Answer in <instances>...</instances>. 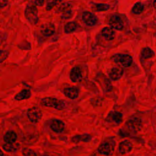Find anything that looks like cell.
Instances as JSON below:
<instances>
[{
	"mask_svg": "<svg viewBox=\"0 0 156 156\" xmlns=\"http://www.w3.org/2000/svg\"><path fill=\"white\" fill-rule=\"evenodd\" d=\"M72 14H73V12H72L71 9H68V10H66L63 12L61 16L63 19H68L72 16Z\"/></svg>",
	"mask_w": 156,
	"mask_h": 156,
	"instance_id": "83f0119b",
	"label": "cell"
},
{
	"mask_svg": "<svg viewBox=\"0 0 156 156\" xmlns=\"http://www.w3.org/2000/svg\"><path fill=\"white\" fill-rule=\"evenodd\" d=\"M91 8L94 11H96V12L105 11V10H107L110 8V5L107 4H104V3L94 4L92 5Z\"/></svg>",
	"mask_w": 156,
	"mask_h": 156,
	"instance_id": "44dd1931",
	"label": "cell"
},
{
	"mask_svg": "<svg viewBox=\"0 0 156 156\" xmlns=\"http://www.w3.org/2000/svg\"><path fill=\"white\" fill-rule=\"evenodd\" d=\"M108 23L112 28L118 30H121L124 27L123 22L121 18L119 16L116 15H112L110 17Z\"/></svg>",
	"mask_w": 156,
	"mask_h": 156,
	"instance_id": "52a82bcc",
	"label": "cell"
},
{
	"mask_svg": "<svg viewBox=\"0 0 156 156\" xmlns=\"http://www.w3.org/2000/svg\"><path fill=\"white\" fill-rule=\"evenodd\" d=\"M63 93L69 99H76L79 95V89L76 87H67L64 89Z\"/></svg>",
	"mask_w": 156,
	"mask_h": 156,
	"instance_id": "4fadbf2b",
	"label": "cell"
},
{
	"mask_svg": "<svg viewBox=\"0 0 156 156\" xmlns=\"http://www.w3.org/2000/svg\"><path fill=\"white\" fill-rule=\"evenodd\" d=\"M40 34L45 37H51L55 32V26L51 23H44L40 26Z\"/></svg>",
	"mask_w": 156,
	"mask_h": 156,
	"instance_id": "8992f818",
	"label": "cell"
},
{
	"mask_svg": "<svg viewBox=\"0 0 156 156\" xmlns=\"http://www.w3.org/2000/svg\"><path fill=\"white\" fill-rule=\"evenodd\" d=\"M44 0H35L34 4L38 6H42L44 4Z\"/></svg>",
	"mask_w": 156,
	"mask_h": 156,
	"instance_id": "f1b7e54d",
	"label": "cell"
},
{
	"mask_svg": "<svg viewBox=\"0 0 156 156\" xmlns=\"http://www.w3.org/2000/svg\"><path fill=\"white\" fill-rule=\"evenodd\" d=\"M114 146L113 144L108 141L102 143L98 147V152L103 155H111L113 151Z\"/></svg>",
	"mask_w": 156,
	"mask_h": 156,
	"instance_id": "ba28073f",
	"label": "cell"
},
{
	"mask_svg": "<svg viewBox=\"0 0 156 156\" xmlns=\"http://www.w3.org/2000/svg\"><path fill=\"white\" fill-rule=\"evenodd\" d=\"M112 59L116 63H119L124 67L130 66L132 63V58L128 54H117L114 55Z\"/></svg>",
	"mask_w": 156,
	"mask_h": 156,
	"instance_id": "277c9868",
	"label": "cell"
},
{
	"mask_svg": "<svg viewBox=\"0 0 156 156\" xmlns=\"http://www.w3.org/2000/svg\"><path fill=\"white\" fill-rule=\"evenodd\" d=\"M127 127L132 130L138 131L141 127V120L137 117L132 118L126 122Z\"/></svg>",
	"mask_w": 156,
	"mask_h": 156,
	"instance_id": "30bf717a",
	"label": "cell"
},
{
	"mask_svg": "<svg viewBox=\"0 0 156 156\" xmlns=\"http://www.w3.org/2000/svg\"><path fill=\"white\" fill-rule=\"evenodd\" d=\"M144 10V5L141 2H136L132 7V12L135 14H140Z\"/></svg>",
	"mask_w": 156,
	"mask_h": 156,
	"instance_id": "d4e9b609",
	"label": "cell"
},
{
	"mask_svg": "<svg viewBox=\"0 0 156 156\" xmlns=\"http://www.w3.org/2000/svg\"><path fill=\"white\" fill-rule=\"evenodd\" d=\"M30 96H31L30 91L27 89H24L15 96L14 99L16 101H21L23 99H27L29 98Z\"/></svg>",
	"mask_w": 156,
	"mask_h": 156,
	"instance_id": "e0dca14e",
	"label": "cell"
},
{
	"mask_svg": "<svg viewBox=\"0 0 156 156\" xmlns=\"http://www.w3.org/2000/svg\"><path fill=\"white\" fill-rule=\"evenodd\" d=\"M24 16L27 20L32 25L37 24L39 18L38 10L34 3H29L24 10Z\"/></svg>",
	"mask_w": 156,
	"mask_h": 156,
	"instance_id": "6da1fadb",
	"label": "cell"
},
{
	"mask_svg": "<svg viewBox=\"0 0 156 156\" xmlns=\"http://www.w3.org/2000/svg\"><path fill=\"white\" fill-rule=\"evenodd\" d=\"M4 155V153L2 152V151L0 149V156H1V155Z\"/></svg>",
	"mask_w": 156,
	"mask_h": 156,
	"instance_id": "4dcf8cb0",
	"label": "cell"
},
{
	"mask_svg": "<svg viewBox=\"0 0 156 156\" xmlns=\"http://www.w3.org/2000/svg\"><path fill=\"white\" fill-rule=\"evenodd\" d=\"M82 20L83 22L88 26H94L97 22L96 16L90 12H84L82 14Z\"/></svg>",
	"mask_w": 156,
	"mask_h": 156,
	"instance_id": "9c48e42d",
	"label": "cell"
},
{
	"mask_svg": "<svg viewBox=\"0 0 156 156\" xmlns=\"http://www.w3.org/2000/svg\"><path fill=\"white\" fill-rule=\"evenodd\" d=\"M27 116L30 121L38 122L42 118V112L40 108L33 107L27 110Z\"/></svg>",
	"mask_w": 156,
	"mask_h": 156,
	"instance_id": "5b68a950",
	"label": "cell"
},
{
	"mask_svg": "<svg viewBox=\"0 0 156 156\" xmlns=\"http://www.w3.org/2000/svg\"><path fill=\"white\" fill-rule=\"evenodd\" d=\"M153 6L155 9H156V0H154L153 1Z\"/></svg>",
	"mask_w": 156,
	"mask_h": 156,
	"instance_id": "f546056e",
	"label": "cell"
},
{
	"mask_svg": "<svg viewBox=\"0 0 156 156\" xmlns=\"http://www.w3.org/2000/svg\"><path fill=\"white\" fill-rule=\"evenodd\" d=\"M3 140L5 143H15L17 140V135L13 130L7 131L5 133Z\"/></svg>",
	"mask_w": 156,
	"mask_h": 156,
	"instance_id": "ac0fdd59",
	"label": "cell"
},
{
	"mask_svg": "<svg viewBox=\"0 0 156 156\" xmlns=\"http://www.w3.org/2000/svg\"><path fill=\"white\" fill-rule=\"evenodd\" d=\"M101 34L103 37L108 41L112 40L115 37V32L111 27H104L101 30Z\"/></svg>",
	"mask_w": 156,
	"mask_h": 156,
	"instance_id": "2e32d148",
	"label": "cell"
},
{
	"mask_svg": "<svg viewBox=\"0 0 156 156\" xmlns=\"http://www.w3.org/2000/svg\"><path fill=\"white\" fill-rule=\"evenodd\" d=\"M70 79L74 82H78L82 79V71L79 66L73 67L69 74Z\"/></svg>",
	"mask_w": 156,
	"mask_h": 156,
	"instance_id": "8fae6325",
	"label": "cell"
},
{
	"mask_svg": "<svg viewBox=\"0 0 156 156\" xmlns=\"http://www.w3.org/2000/svg\"><path fill=\"white\" fill-rule=\"evenodd\" d=\"M7 38V34L4 32L0 33V63L4 62L9 54V50L5 48Z\"/></svg>",
	"mask_w": 156,
	"mask_h": 156,
	"instance_id": "3957f363",
	"label": "cell"
},
{
	"mask_svg": "<svg viewBox=\"0 0 156 156\" xmlns=\"http://www.w3.org/2000/svg\"><path fill=\"white\" fill-rule=\"evenodd\" d=\"M41 104L45 107L54 108L57 110H63L65 107V103L62 100L52 97H46L41 100Z\"/></svg>",
	"mask_w": 156,
	"mask_h": 156,
	"instance_id": "7a4b0ae2",
	"label": "cell"
},
{
	"mask_svg": "<svg viewBox=\"0 0 156 156\" xmlns=\"http://www.w3.org/2000/svg\"><path fill=\"white\" fill-rule=\"evenodd\" d=\"M91 140V136L88 134H83L81 135H76L72 138V141L74 143H78L80 141L88 142Z\"/></svg>",
	"mask_w": 156,
	"mask_h": 156,
	"instance_id": "ffe728a7",
	"label": "cell"
},
{
	"mask_svg": "<svg viewBox=\"0 0 156 156\" xmlns=\"http://www.w3.org/2000/svg\"><path fill=\"white\" fill-rule=\"evenodd\" d=\"M77 26V24L75 21L68 22L65 26V28H64L65 32L66 34L71 33L76 29Z\"/></svg>",
	"mask_w": 156,
	"mask_h": 156,
	"instance_id": "7402d4cb",
	"label": "cell"
},
{
	"mask_svg": "<svg viewBox=\"0 0 156 156\" xmlns=\"http://www.w3.org/2000/svg\"><path fill=\"white\" fill-rule=\"evenodd\" d=\"M2 148L7 152H16L20 148V144L15 143H5L2 145Z\"/></svg>",
	"mask_w": 156,
	"mask_h": 156,
	"instance_id": "d6986e66",
	"label": "cell"
},
{
	"mask_svg": "<svg viewBox=\"0 0 156 156\" xmlns=\"http://www.w3.org/2000/svg\"><path fill=\"white\" fill-rule=\"evenodd\" d=\"M154 52L149 48H144L141 51V57L144 58H149L154 57Z\"/></svg>",
	"mask_w": 156,
	"mask_h": 156,
	"instance_id": "cb8c5ba5",
	"label": "cell"
},
{
	"mask_svg": "<svg viewBox=\"0 0 156 156\" xmlns=\"http://www.w3.org/2000/svg\"><path fill=\"white\" fill-rule=\"evenodd\" d=\"M58 0H48L46 3V9L47 10H51L57 4Z\"/></svg>",
	"mask_w": 156,
	"mask_h": 156,
	"instance_id": "484cf974",
	"label": "cell"
},
{
	"mask_svg": "<svg viewBox=\"0 0 156 156\" xmlns=\"http://www.w3.org/2000/svg\"><path fill=\"white\" fill-rule=\"evenodd\" d=\"M123 74V69L119 67H114L111 69L109 73V76L112 80H117L119 79Z\"/></svg>",
	"mask_w": 156,
	"mask_h": 156,
	"instance_id": "9a60e30c",
	"label": "cell"
},
{
	"mask_svg": "<svg viewBox=\"0 0 156 156\" xmlns=\"http://www.w3.org/2000/svg\"><path fill=\"white\" fill-rule=\"evenodd\" d=\"M110 116L112 118V119L117 124H119L122 119V113L118 112H112L110 114Z\"/></svg>",
	"mask_w": 156,
	"mask_h": 156,
	"instance_id": "603a6c76",
	"label": "cell"
},
{
	"mask_svg": "<svg viewBox=\"0 0 156 156\" xmlns=\"http://www.w3.org/2000/svg\"><path fill=\"white\" fill-rule=\"evenodd\" d=\"M22 154L24 155H36L37 154L32 149L29 148H24L22 150Z\"/></svg>",
	"mask_w": 156,
	"mask_h": 156,
	"instance_id": "4316f807",
	"label": "cell"
},
{
	"mask_svg": "<svg viewBox=\"0 0 156 156\" xmlns=\"http://www.w3.org/2000/svg\"><path fill=\"white\" fill-rule=\"evenodd\" d=\"M50 127L54 132L56 133H60L65 129V124L62 121L55 119L52 121Z\"/></svg>",
	"mask_w": 156,
	"mask_h": 156,
	"instance_id": "7c38bea8",
	"label": "cell"
},
{
	"mask_svg": "<svg viewBox=\"0 0 156 156\" xmlns=\"http://www.w3.org/2000/svg\"><path fill=\"white\" fill-rule=\"evenodd\" d=\"M132 149V144L129 140H124L119 144V152L121 154H127Z\"/></svg>",
	"mask_w": 156,
	"mask_h": 156,
	"instance_id": "5bb4252c",
	"label": "cell"
}]
</instances>
